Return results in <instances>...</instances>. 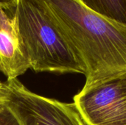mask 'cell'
<instances>
[{
    "label": "cell",
    "mask_w": 126,
    "mask_h": 125,
    "mask_svg": "<svg viewBox=\"0 0 126 125\" xmlns=\"http://www.w3.org/2000/svg\"><path fill=\"white\" fill-rule=\"evenodd\" d=\"M34 1L84 64V88L126 74V25L80 0Z\"/></svg>",
    "instance_id": "obj_1"
},
{
    "label": "cell",
    "mask_w": 126,
    "mask_h": 125,
    "mask_svg": "<svg viewBox=\"0 0 126 125\" xmlns=\"http://www.w3.org/2000/svg\"><path fill=\"white\" fill-rule=\"evenodd\" d=\"M16 10L19 32L31 69L85 75L83 62L34 0H18Z\"/></svg>",
    "instance_id": "obj_2"
},
{
    "label": "cell",
    "mask_w": 126,
    "mask_h": 125,
    "mask_svg": "<svg viewBox=\"0 0 126 125\" xmlns=\"http://www.w3.org/2000/svg\"><path fill=\"white\" fill-rule=\"evenodd\" d=\"M0 102L14 113L21 125H86L74 103L36 94L17 79L3 83Z\"/></svg>",
    "instance_id": "obj_3"
},
{
    "label": "cell",
    "mask_w": 126,
    "mask_h": 125,
    "mask_svg": "<svg viewBox=\"0 0 126 125\" xmlns=\"http://www.w3.org/2000/svg\"><path fill=\"white\" fill-rule=\"evenodd\" d=\"M74 105L86 125H126V74L83 87Z\"/></svg>",
    "instance_id": "obj_4"
},
{
    "label": "cell",
    "mask_w": 126,
    "mask_h": 125,
    "mask_svg": "<svg viewBox=\"0 0 126 125\" xmlns=\"http://www.w3.org/2000/svg\"><path fill=\"white\" fill-rule=\"evenodd\" d=\"M16 5H0V71L14 80L30 68L18 27Z\"/></svg>",
    "instance_id": "obj_5"
},
{
    "label": "cell",
    "mask_w": 126,
    "mask_h": 125,
    "mask_svg": "<svg viewBox=\"0 0 126 125\" xmlns=\"http://www.w3.org/2000/svg\"><path fill=\"white\" fill-rule=\"evenodd\" d=\"M85 6L112 21L126 25V0H80Z\"/></svg>",
    "instance_id": "obj_6"
},
{
    "label": "cell",
    "mask_w": 126,
    "mask_h": 125,
    "mask_svg": "<svg viewBox=\"0 0 126 125\" xmlns=\"http://www.w3.org/2000/svg\"><path fill=\"white\" fill-rule=\"evenodd\" d=\"M0 125H21L14 113L1 102L0 105Z\"/></svg>",
    "instance_id": "obj_7"
},
{
    "label": "cell",
    "mask_w": 126,
    "mask_h": 125,
    "mask_svg": "<svg viewBox=\"0 0 126 125\" xmlns=\"http://www.w3.org/2000/svg\"><path fill=\"white\" fill-rule=\"evenodd\" d=\"M18 0H0V5L4 7L14 6L17 4Z\"/></svg>",
    "instance_id": "obj_8"
},
{
    "label": "cell",
    "mask_w": 126,
    "mask_h": 125,
    "mask_svg": "<svg viewBox=\"0 0 126 125\" xmlns=\"http://www.w3.org/2000/svg\"><path fill=\"white\" fill-rule=\"evenodd\" d=\"M2 88H3V83H1L0 82V94H1V92Z\"/></svg>",
    "instance_id": "obj_9"
},
{
    "label": "cell",
    "mask_w": 126,
    "mask_h": 125,
    "mask_svg": "<svg viewBox=\"0 0 126 125\" xmlns=\"http://www.w3.org/2000/svg\"><path fill=\"white\" fill-rule=\"evenodd\" d=\"M0 105H1V102H0Z\"/></svg>",
    "instance_id": "obj_10"
}]
</instances>
